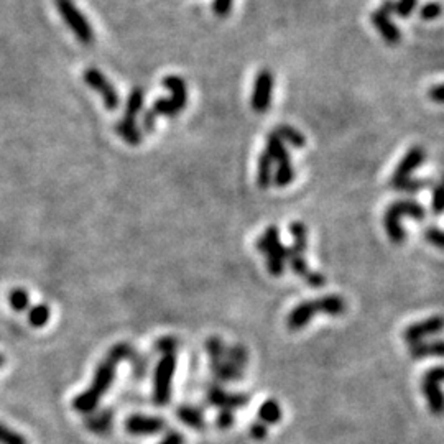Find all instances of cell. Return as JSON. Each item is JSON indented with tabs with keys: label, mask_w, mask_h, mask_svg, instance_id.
<instances>
[{
	"label": "cell",
	"mask_w": 444,
	"mask_h": 444,
	"mask_svg": "<svg viewBox=\"0 0 444 444\" xmlns=\"http://www.w3.org/2000/svg\"><path fill=\"white\" fill-rule=\"evenodd\" d=\"M232 2H234V0H214L213 12L218 15V17H226V15H229L231 12Z\"/></svg>",
	"instance_id": "obj_35"
},
{
	"label": "cell",
	"mask_w": 444,
	"mask_h": 444,
	"mask_svg": "<svg viewBox=\"0 0 444 444\" xmlns=\"http://www.w3.org/2000/svg\"><path fill=\"white\" fill-rule=\"evenodd\" d=\"M123 359H135V352L128 344H116L112 345L111 350L107 352L106 359L101 362L99 367L96 369L94 380L91 387L86 392L79 393L78 397L73 400V408L83 415H91L97 408L101 398L107 393L111 388L113 378H116V370L118 362Z\"/></svg>",
	"instance_id": "obj_1"
},
{
	"label": "cell",
	"mask_w": 444,
	"mask_h": 444,
	"mask_svg": "<svg viewBox=\"0 0 444 444\" xmlns=\"http://www.w3.org/2000/svg\"><path fill=\"white\" fill-rule=\"evenodd\" d=\"M145 102V93L142 88H133L130 91L127 106H126V116L122 117V121L116 123V132L126 140L128 145H138L142 143V132L137 128L135 123V117L137 113L142 111Z\"/></svg>",
	"instance_id": "obj_5"
},
{
	"label": "cell",
	"mask_w": 444,
	"mask_h": 444,
	"mask_svg": "<svg viewBox=\"0 0 444 444\" xmlns=\"http://www.w3.org/2000/svg\"><path fill=\"white\" fill-rule=\"evenodd\" d=\"M428 96L431 97V101L438 102V104H441V102L444 101L443 97V84H436L435 88L430 89V93H428Z\"/></svg>",
	"instance_id": "obj_41"
},
{
	"label": "cell",
	"mask_w": 444,
	"mask_h": 444,
	"mask_svg": "<svg viewBox=\"0 0 444 444\" xmlns=\"http://www.w3.org/2000/svg\"><path fill=\"white\" fill-rule=\"evenodd\" d=\"M165 420L160 416L132 415L126 420V431L133 436H148L163 431Z\"/></svg>",
	"instance_id": "obj_13"
},
{
	"label": "cell",
	"mask_w": 444,
	"mask_h": 444,
	"mask_svg": "<svg viewBox=\"0 0 444 444\" xmlns=\"http://www.w3.org/2000/svg\"><path fill=\"white\" fill-rule=\"evenodd\" d=\"M372 24L388 45H397V43L402 40V34H400L398 26L395 25L393 21L390 20L388 15L383 14L380 9L372 14Z\"/></svg>",
	"instance_id": "obj_16"
},
{
	"label": "cell",
	"mask_w": 444,
	"mask_h": 444,
	"mask_svg": "<svg viewBox=\"0 0 444 444\" xmlns=\"http://www.w3.org/2000/svg\"><path fill=\"white\" fill-rule=\"evenodd\" d=\"M273 84H275V78L270 69H262V71L257 74L256 84H253V91H252V101H251L253 111L258 113H263L268 111L270 104H272Z\"/></svg>",
	"instance_id": "obj_10"
},
{
	"label": "cell",
	"mask_w": 444,
	"mask_h": 444,
	"mask_svg": "<svg viewBox=\"0 0 444 444\" xmlns=\"http://www.w3.org/2000/svg\"><path fill=\"white\" fill-rule=\"evenodd\" d=\"M0 444H29L26 438L20 433L14 431L12 428L0 423Z\"/></svg>",
	"instance_id": "obj_28"
},
{
	"label": "cell",
	"mask_w": 444,
	"mask_h": 444,
	"mask_svg": "<svg viewBox=\"0 0 444 444\" xmlns=\"http://www.w3.org/2000/svg\"><path fill=\"white\" fill-rule=\"evenodd\" d=\"M273 180V160L267 151H262L258 156V165H257V185L258 188L267 189L272 186Z\"/></svg>",
	"instance_id": "obj_19"
},
{
	"label": "cell",
	"mask_w": 444,
	"mask_h": 444,
	"mask_svg": "<svg viewBox=\"0 0 444 444\" xmlns=\"http://www.w3.org/2000/svg\"><path fill=\"white\" fill-rule=\"evenodd\" d=\"M160 444H185V436L176 431H171V433H168V435L163 438V441H161Z\"/></svg>",
	"instance_id": "obj_40"
},
{
	"label": "cell",
	"mask_w": 444,
	"mask_h": 444,
	"mask_svg": "<svg viewBox=\"0 0 444 444\" xmlns=\"http://www.w3.org/2000/svg\"><path fill=\"white\" fill-rule=\"evenodd\" d=\"M234 415H232V410H221L219 416H218V425L221 428H229L232 423H234Z\"/></svg>",
	"instance_id": "obj_38"
},
{
	"label": "cell",
	"mask_w": 444,
	"mask_h": 444,
	"mask_svg": "<svg viewBox=\"0 0 444 444\" xmlns=\"http://www.w3.org/2000/svg\"><path fill=\"white\" fill-rule=\"evenodd\" d=\"M176 415H178V418H180L183 423L188 425L189 428H194V430H203L204 428L203 413L198 408L180 407L176 411Z\"/></svg>",
	"instance_id": "obj_24"
},
{
	"label": "cell",
	"mask_w": 444,
	"mask_h": 444,
	"mask_svg": "<svg viewBox=\"0 0 444 444\" xmlns=\"http://www.w3.org/2000/svg\"><path fill=\"white\" fill-rule=\"evenodd\" d=\"M50 316H51L50 306L45 305V303H40V305H35L30 308L29 323H30V326H34V328H43L48 321H50Z\"/></svg>",
	"instance_id": "obj_25"
},
{
	"label": "cell",
	"mask_w": 444,
	"mask_h": 444,
	"mask_svg": "<svg viewBox=\"0 0 444 444\" xmlns=\"http://www.w3.org/2000/svg\"><path fill=\"white\" fill-rule=\"evenodd\" d=\"M84 83L93 88L96 93H99L102 97V102H104L107 111H116L118 104H121V97H118L117 89L113 88L109 79L102 74L99 69L96 68H86L83 73Z\"/></svg>",
	"instance_id": "obj_9"
},
{
	"label": "cell",
	"mask_w": 444,
	"mask_h": 444,
	"mask_svg": "<svg viewBox=\"0 0 444 444\" xmlns=\"http://www.w3.org/2000/svg\"><path fill=\"white\" fill-rule=\"evenodd\" d=\"M211 370L221 380H241L242 369L227 359H211Z\"/></svg>",
	"instance_id": "obj_18"
},
{
	"label": "cell",
	"mask_w": 444,
	"mask_h": 444,
	"mask_svg": "<svg viewBox=\"0 0 444 444\" xmlns=\"http://www.w3.org/2000/svg\"><path fill=\"white\" fill-rule=\"evenodd\" d=\"M421 19L425 20H435L441 15V5L440 2H428L420 10Z\"/></svg>",
	"instance_id": "obj_31"
},
{
	"label": "cell",
	"mask_w": 444,
	"mask_h": 444,
	"mask_svg": "<svg viewBox=\"0 0 444 444\" xmlns=\"http://www.w3.org/2000/svg\"><path fill=\"white\" fill-rule=\"evenodd\" d=\"M163 88L168 89L171 93V99L176 101L183 109H185L188 104V89L185 79L180 78V76L170 74L163 78Z\"/></svg>",
	"instance_id": "obj_17"
},
{
	"label": "cell",
	"mask_w": 444,
	"mask_h": 444,
	"mask_svg": "<svg viewBox=\"0 0 444 444\" xmlns=\"http://www.w3.org/2000/svg\"><path fill=\"white\" fill-rule=\"evenodd\" d=\"M4 364H5V357H4L2 354H0V367H2Z\"/></svg>",
	"instance_id": "obj_42"
},
{
	"label": "cell",
	"mask_w": 444,
	"mask_h": 444,
	"mask_svg": "<svg viewBox=\"0 0 444 444\" xmlns=\"http://www.w3.org/2000/svg\"><path fill=\"white\" fill-rule=\"evenodd\" d=\"M416 7V0H398L395 4V12H397L400 17H410L413 14V10Z\"/></svg>",
	"instance_id": "obj_33"
},
{
	"label": "cell",
	"mask_w": 444,
	"mask_h": 444,
	"mask_svg": "<svg viewBox=\"0 0 444 444\" xmlns=\"http://www.w3.org/2000/svg\"><path fill=\"white\" fill-rule=\"evenodd\" d=\"M176 370V357L175 354H163L158 365L155 369L153 380V402L158 407H165L171 400V385L173 377Z\"/></svg>",
	"instance_id": "obj_8"
},
{
	"label": "cell",
	"mask_w": 444,
	"mask_h": 444,
	"mask_svg": "<svg viewBox=\"0 0 444 444\" xmlns=\"http://www.w3.org/2000/svg\"><path fill=\"white\" fill-rule=\"evenodd\" d=\"M403 216L421 222L426 218V209L413 199H398V201H393L388 206L385 216H383V226H385L388 239L395 243H402L407 239V234H405L403 227L400 224V219Z\"/></svg>",
	"instance_id": "obj_3"
},
{
	"label": "cell",
	"mask_w": 444,
	"mask_h": 444,
	"mask_svg": "<svg viewBox=\"0 0 444 444\" xmlns=\"http://www.w3.org/2000/svg\"><path fill=\"white\" fill-rule=\"evenodd\" d=\"M158 350L163 352V354H173L178 348V340L175 338H163L158 340Z\"/></svg>",
	"instance_id": "obj_36"
},
{
	"label": "cell",
	"mask_w": 444,
	"mask_h": 444,
	"mask_svg": "<svg viewBox=\"0 0 444 444\" xmlns=\"http://www.w3.org/2000/svg\"><path fill=\"white\" fill-rule=\"evenodd\" d=\"M222 359L231 360L232 364H236L239 369H243V365L247 364L248 354L242 345H232V348H226V355Z\"/></svg>",
	"instance_id": "obj_27"
},
{
	"label": "cell",
	"mask_w": 444,
	"mask_h": 444,
	"mask_svg": "<svg viewBox=\"0 0 444 444\" xmlns=\"http://www.w3.org/2000/svg\"><path fill=\"white\" fill-rule=\"evenodd\" d=\"M345 300L339 295H328L318 300L305 301L295 306L286 318V328L290 331H300L310 324V321L316 315H328V316H340L345 313Z\"/></svg>",
	"instance_id": "obj_2"
},
{
	"label": "cell",
	"mask_w": 444,
	"mask_h": 444,
	"mask_svg": "<svg viewBox=\"0 0 444 444\" xmlns=\"http://www.w3.org/2000/svg\"><path fill=\"white\" fill-rule=\"evenodd\" d=\"M55 5L59 15H61L64 24H66L74 36L83 43V45H91L94 41V30L88 19L81 14V10L76 7L73 0H55Z\"/></svg>",
	"instance_id": "obj_6"
},
{
	"label": "cell",
	"mask_w": 444,
	"mask_h": 444,
	"mask_svg": "<svg viewBox=\"0 0 444 444\" xmlns=\"http://www.w3.org/2000/svg\"><path fill=\"white\" fill-rule=\"evenodd\" d=\"M9 305L12 306L14 311L24 313L30 308V295L24 288H14L9 293Z\"/></svg>",
	"instance_id": "obj_26"
},
{
	"label": "cell",
	"mask_w": 444,
	"mask_h": 444,
	"mask_svg": "<svg viewBox=\"0 0 444 444\" xmlns=\"http://www.w3.org/2000/svg\"><path fill=\"white\" fill-rule=\"evenodd\" d=\"M258 420L260 423L267 425H277L281 420V407L277 400H267L260 405L258 408Z\"/></svg>",
	"instance_id": "obj_22"
},
{
	"label": "cell",
	"mask_w": 444,
	"mask_h": 444,
	"mask_svg": "<svg viewBox=\"0 0 444 444\" xmlns=\"http://www.w3.org/2000/svg\"><path fill=\"white\" fill-rule=\"evenodd\" d=\"M86 428L94 433H106L109 431V428L112 425V413L109 410L101 411V413L89 415L86 416Z\"/></svg>",
	"instance_id": "obj_23"
},
{
	"label": "cell",
	"mask_w": 444,
	"mask_h": 444,
	"mask_svg": "<svg viewBox=\"0 0 444 444\" xmlns=\"http://www.w3.org/2000/svg\"><path fill=\"white\" fill-rule=\"evenodd\" d=\"M257 248L267 256L268 273L272 277H281L285 272L286 257H288V247H285L280 241V232L277 226H270L265 234L257 241Z\"/></svg>",
	"instance_id": "obj_4"
},
{
	"label": "cell",
	"mask_w": 444,
	"mask_h": 444,
	"mask_svg": "<svg viewBox=\"0 0 444 444\" xmlns=\"http://www.w3.org/2000/svg\"><path fill=\"white\" fill-rule=\"evenodd\" d=\"M206 350L211 355V359H222L226 355V345L219 338H211L206 343Z\"/></svg>",
	"instance_id": "obj_30"
},
{
	"label": "cell",
	"mask_w": 444,
	"mask_h": 444,
	"mask_svg": "<svg viewBox=\"0 0 444 444\" xmlns=\"http://www.w3.org/2000/svg\"><path fill=\"white\" fill-rule=\"evenodd\" d=\"M431 208L433 213L440 216L443 213V189L441 185H436L433 188V199H431Z\"/></svg>",
	"instance_id": "obj_34"
},
{
	"label": "cell",
	"mask_w": 444,
	"mask_h": 444,
	"mask_svg": "<svg viewBox=\"0 0 444 444\" xmlns=\"http://www.w3.org/2000/svg\"><path fill=\"white\" fill-rule=\"evenodd\" d=\"M425 237L426 241L433 243V246L438 247V248H443V243H444V239H443V232L440 227L433 226V227H426L425 229Z\"/></svg>",
	"instance_id": "obj_32"
},
{
	"label": "cell",
	"mask_w": 444,
	"mask_h": 444,
	"mask_svg": "<svg viewBox=\"0 0 444 444\" xmlns=\"http://www.w3.org/2000/svg\"><path fill=\"white\" fill-rule=\"evenodd\" d=\"M425 158H426V151L423 147L410 148L408 153L403 156L402 161H400V165L395 168L392 180H390V185L395 188V186H398L400 183H403L405 180L411 178V173H413L415 170H418L421 163L425 161Z\"/></svg>",
	"instance_id": "obj_12"
},
{
	"label": "cell",
	"mask_w": 444,
	"mask_h": 444,
	"mask_svg": "<svg viewBox=\"0 0 444 444\" xmlns=\"http://www.w3.org/2000/svg\"><path fill=\"white\" fill-rule=\"evenodd\" d=\"M443 340H435V343H415L410 348V355L413 359H423V357H441L443 355Z\"/></svg>",
	"instance_id": "obj_21"
},
{
	"label": "cell",
	"mask_w": 444,
	"mask_h": 444,
	"mask_svg": "<svg viewBox=\"0 0 444 444\" xmlns=\"http://www.w3.org/2000/svg\"><path fill=\"white\" fill-rule=\"evenodd\" d=\"M428 185H430V183H428L426 180H420V178H408V180H405L403 183H400L398 186H395V189H397V191H403V193L413 194V193L421 191V189H423Z\"/></svg>",
	"instance_id": "obj_29"
},
{
	"label": "cell",
	"mask_w": 444,
	"mask_h": 444,
	"mask_svg": "<svg viewBox=\"0 0 444 444\" xmlns=\"http://www.w3.org/2000/svg\"><path fill=\"white\" fill-rule=\"evenodd\" d=\"M209 403L214 407H219L221 410H236L241 408L243 405L248 403V397L242 393H227L222 388L213 387L208 393Z\"/></svg>",
	"instance_id": "obj_15"
},
{
	"label": "cell",
	"mask_w": 444,
	"mask_h": 444,
	"mask_svg": "<svg viewBox=\"0 0 444 444\" xmlns=\"http://www.w3.org/2000/svg\"><path fill=\"white\" fill-rule=\"evenodd\" d=\"M441 329H443V318L431 316V318L425 319V321L415 323L405 329L403 339L407 340L408 344H415V343H420V340L426 338V335L440 334Z\"/></svg>",
	"instance_id": "obj_14"
},
{
	"label": "cell",
	"mask_w": 444,
	"mask_h": 444,
	"mask_svg": "<svg viewBox=\"0 0 444 444\" xmlns=\"http://www.w3.org/2000/svg\"><path fill=\"white\" fill-rule=\"evenodd\" d=\"M265 151L272 156L273 161H277L278 163L277 173H275V176L272 180L273 185L278 188H285V186L291 185L295 180V170H293V166H291V160H290L288 151H286L285 142H281L277 135L272 132L267 138V148H265Z\"/></svg>",
	"instance_id": "obj_7"
},
{
	"label": "cell",
	"mask_w": 444,
	"mask_h": 444,
	"mask_svg": "<svg viewBox=\"0 0 444 444\" xmlns=\"http://www.w3.org/2000/svg\"><path fill=\"white\" fill-rule=\"evenodd\" d=\"M305 281L308 283V286H311V288H321V286H324V283H326V278H324V275L318 273V272H310V275L305 278Z\"/></svg>",
	"instance_id": "obj_37"
},
{
	"label": "cell",
	"mask_w": 444,
	"mask_h": 444,
	"mask_svg": "<svg viewBox=\"0 0 444 444\" xmlns=\"http://www.w3.org/2000/svg\"><path fill=\"white\" fill-rule=\"evenodd\" d=\"M273 133L277 135V137L281 140V142L290 143L291 147L303 148L306 145L305 135H303L300 130H296L295 127L286 126V123H280V126H277V128H275Z\"/></svg>",
	"instance_id": "obj_20"
},
{
	"label": "cell",
	"mask_w": 444,
	"mask_h": 444,
	"mask_svg": "<svg viewBox=\"0 0 444 444\" xmlns=\"http://www.w3.org/2000/svg\"><path fill=\"white\" fill-rule=\"evenodd\" d=\"M251 436L256 438V440H263L265 436H267V426H265L263 423H253L251 426Z\"/></svg>",
	"instance_id": "obj_39"
},
{
	"label": "cell",
	"mask_w": 444,
	"mask_h": 444,
	"mask_svg": "<svg viewBox=\"0 0 444 444\" xmlns=\"http://www.w3.org/2000/svg\"><path fill=\"white\" fill-rule=\"evenodd\" d=\"M443 378H444L443 369L441 367H436V369H431L425 373L423 383H421L426 402H428V407H430V410L435 415H441V411H443L444 398H443V392L440 388Z\"/></svg>",
	"instance_id": "obj_11"
}]
</instances>
